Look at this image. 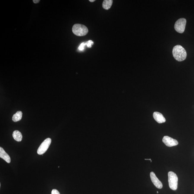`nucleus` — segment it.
Masks as SVG:
<instances>
[{"mask_svg":"<svg viewBox=\"0 0 194 194\" xmlns=\"http://www.w3.org/2000/svg\"><path fill=\"white\" fill-rule=\"evenodd\" d=\"M173 54L174 58L179 62L185 60L187 56L186 50L180 45H176L173 47Z\"/></svg>","mask_w":194,"mask_h":194,"instance_id":"f257e3e1","label":"nucleus"},{"mask_svg":"<svg viewBox=\"0 0 194 194\" xmlns=\"http://www.w3.org/2000/svg\"><path fill=\"white\" fill-rule=\"evenodd\" d=\"M73 33L77 36H84L88 33V29L83 25L76 24L73 26L72 29Z\"/></svg>","mask_w":194,"mask_h":194,"instance_id":"f03ea898","label":"nucleus"},{"mask_svg":"<svg viewBox=\"0 0 194 194\" xmlns=\"http://www.w3.org/2000/svg\"><path fill=\"white\" fill-rule=\"evenodd\" d=\"M168 182L170 188L176 190L177 189L178 177L176 174L173 171H169L168 173Z\"/></svg>","mask_w":194,"mask_h":194,"instance_id":"7ed1b4c3","label":"nucleus"},{"mask_svg":"<svg viewBox=\"0 0 194 194\" xmlns=\"http://www.w3.org/2000/svg\"><path fill=\"white\" fill-rule=\"evenodd\" d=\"M186 20L184 18H180L176 22L174 25V28L176 31L179 33H183L185 31Z\"/></svg>","mask_w":194,"mask_h":194,"instance_id":"20e7f679","label":"nucleus"},{"mask_svg":"<svg viewBox=\"0 0 194 194\" xmlns=\"http://www.w3.org/2000/svg\"><path fill=\"white\" fill-rule=\"evenodd\" d=\"M52 139L50 138H47L45 139L39 147L37 150V153L39 155H41L43 154L48 149L50 146Z\"/></svg>","mask_w":194,"mask_h":194,"instance_id":"39448f33","label":"nucleus"},{"mask_svg":"<svg viewBox=\"0 0 194 194\" xmlns=\"http://www.w3.org/2000/svg\"><path fill=\"white\" fill-rule=\"evenodd\" d=\"M163 142L166 146L170 147L177 145L178 144L177 141L168 136H165L163 137Z\"/></svg>","mask_w":194,"mask_h":194,"instance_id":"423d86ee","label":"nucleus"},{"mask_svg":"<svg viewBox=\"0 0 194 194\" xmlns=\"http://www.w3.org/2000/svg\"><path fill=\"white\" fill-rule=\"evenodd\" d=\"M150 176L151 181L156 188L158 189H161L163 188L162 183L158 179L154 172H151L150 173Z\"/></svg>","mask_w":194,"mask_h":194,"instance_id":"0eeeda50","label":"nucleus"},{"mask_svg":"<svg viewBox=\"0 0 194 194\" xmlns=\"http://www.w3.org/2000/svg\"><path fill=\"white\" fill-rule=\"evenodd\" d=\"M153 117L154 120L158 123H162L166 121V119L163 116L162 114L157 112H154L153 113Z\"/></svg>","mask_w":194,"mask_h":194,"instance_id":"6e6552de","label":"nucleus"},{"mask_svg":"<svg viewBox=\"0 0 194 194\" xmlns=\"http://www.w3.org/2000/svg\"><path fill=\"white\" fill-rule=\"evenodd\" d=\"M0 157L8 163H11V159L9 155L7 153L3 148L0 147Z\"/></svg>","mask_w":194,"mask_h":194,"instance_id":"1a4fd4ad","label":"nucleus"},{"mask_svg":"<svg viewBox=\"0 0 194 194\" xmlns=\"http://www.w3.org/2000/svg\"><path fill=\"white\" fill-rule=\"evenodd\" d=\"M13 139L18 142H20L23 139V136L21 132L18 131H15L13 133Z\"/></svg>","mask_w":194,"mask_h":194,"instance_id":"9d476101","label":"nucleus"},{"mask_svg":"<svg viewBox=\"0 0 194 194\" xmlns=\"http://www.w3.org/2000/svg\"><path fill=\"white\" fill-rule=\"evenodd\" d=\"M113 2L112 0H104L102 4L103 7L105 9L108 10L111 8Z\"/></svg>","mask_w":194,"mask_h":194,"instance_id":"9b49d317","label":"nucleus"},{"mask_svg":"<svg viewBox=\"0 0 194 194\" xmlns=\"http://www.w3.org/2000/svg\"><path fill=\"white\" fill-rule=\"evenodd\" d=\"M23 115V113L21 111H18L15 113L12 117V120L13 122H17L21 120Z\"/></svg>","mask_w":194,"mask_h":194,"instance_id":"f8f14e48","label":"nucleus"},{"mask_svg":"<svg viewBox=\"0 0 194 194\" xmlns=\"http://www.w3.org/2000/svg\"><path fill=\"white\" fill-rule=\"evenodd\" d=\"M87 45V42H83L82 43L79 47V49L80 51L84 50L85 47Z\"/></svg>","mask_w":194,"mask_h":194,"instance_id":"ddd939ff","label":"nucleus"},{"mask_svg":"<svg viewBox=\"0 0 194 194\" xmlns=\"http://www.w3.org/2000/svg\"><path fill=\"white\" fill-rule=\"evenodd\" d=\"M93 44V42L92 40H89L87 42V46L88 47H91L92 45Z\"/></svg>","mask_w":194,"mask_h":194,"instance_id":"4468645a","label":"nucleus"},{"mask_svg":"<svg viewBox=\"0 0 194 194\" xmlns=\"http://www.w3.org/2000/svg\"><path fill=\"white\" fill-rule=\"evenodd\" d=\"M51 194H60L59 192L57 190H53Z\"/></svg>","mask_w":194,"mask_h":194,"instance_id":"2eb2a0df","label":"nucleus"},{"mask_svg":"<svg viewBox=\"0 0 194 194\" xmlns=\"http://www.w3.org/2000/svg\"><path fill=\"white\" fill-rule=\"evenodd\" d=\"M40 1V0H34V1H33V2L36 3V4L39 2Z\"/></svg>","mask_w":194,"mask_h":194,"instance_id":"dca6fc26","label":"nucleus"},{"mask_svg":"<svg viewBox=\"0 0 194 194\" xmlns=\"http://www.w3.org/2000/svg\"><path fill=\"white\" fill-rule=\"evenodd\" d=\"M95 1V0H89V1L91 2H94V1Z\"/></svg>","mask_w":194,"mask_h":194,"instance_id":"f3484780","label":"nucleus"},{"mask_svg":"<svg viewBox=\"0 0 194 194\" xmlns=\"http://www.w3.org/2000/svg\"><path fill=\"white\" fill-rule=\"evenodd\" d=\"M145 160H150L151 161V162H152V160H151V159H145Z\"/></svg>","mask_w":194,"mask_h":194,"instance_id":"a211bd4d","label":"nucleus"},{"mask_svg":"<svg viewBox=\"0 0 194 194\" xmlns=\"http://www.w3.org/2000/svg\"><path fill=\"white\" fill-rule=\"evenodd\" d=\"M157 193H159V192H158L157 191Z\"/></svg>","mask_w":194,"mask_h":194,"instance_id":"6ab92c4d","label":"nucleus"}]
</instances>
